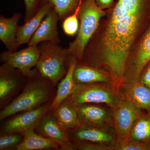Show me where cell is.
I'll return each mask as SVG.
<instances>
[{
  "label": "cell",
  "instance_id": "5b68a950",
  "mask_svg": "<svg viewBox=\"0 0 150 150\" xmlns=\"http://www.w3.org/2000/svg\"><path fill=\"white\" fill-rule=\"evenodd\" d=\"M51 102H47L35 109L22 112L7 120L1 127V134L23 135L28 131L35 130L44 114L50 111Z\"/></svg>",
  "mask_w": 150,
  "mask_h": 150
},
{
  "label": "cell",
  "instance_id": "603a6c76",
  "mask_svg": "<svg viewBox=\"0 0 150 150\" xmlns=\"http://www.w3.org/2000/svg\"><path fill=\"white\" fill-rule=\"evenodd\" d=\"M131 139L146 142L150 139V118L141 115L131 127L130 133Z\"/></svg>",
  "mask_w": 150,
  "mask_h": 150
},
{
  "label": "cell",
  "instance_id": "d4e9b609",
  "mask_svg": "<svg viewBox=\"0 0 150 150\" xmlns=\"http://www.w3.org/2000/svg\"><path fill=\"white\" fill-rule=\"evenodd\" d=\"M83 1V0H82ZM82 1L74 12L67 17L62 21V28L65 34L68 36L76 35L79 28V14Z\"/></svg>",
  "mask_w": 150,
  "mask_h": 150
},
{
  "label": "cell",
  "instance_id": "83f0119b",
  "mask_svg": "<svg viewBox=\"0 0 150 150\" xmlns=\"http://www.w3.org/2000/svg\"><path fill=\"white\" fill-rule=\"evenodd\" d=\"M149 145L143 142L130 140L123 144H120L118 150H144L150 149Z\"/></svg>",
  "mask_w": 150,
  "mask_h": 150
},
{
  "label": "cell",
  "instance_id": "30bf717a",
  "mask_svg": "<svg viewBox=\"0 0 150 150\" xmlns=\"http://www.w3.org/2000/svg\"><path fill=\"white\" fill-rule=\"evenodd\" d=\"M46 112L40 119L36 129L43 137L49 138L57 142L60 149H75L70 141L68 131L58 123L53 113Z\"/></svg>",
  "mask_w": 150,
  "mask_h": 150
},
{
  "label": "cell",
  "instance_id": "484cf974",
  "mask_svg": "<svg viewBox=\"0 0 150 150\" xmlns=\"http://www.w3.org/2000/svg\"><path fill=\"white\" fill-rule=\"evenodd\" d=\"M23 138V135L21 134H1L0 150L16 149L17 146L22 141Z\"/></svg>",
  "mask_w": 150,
  "mask_h": 150
},
{
  "label": "cell",
  "instance_id": "7402d4cb",
  "mask_svg": "<svg viewBox=\"0 0 150 150\" xmlns=\"http://www.w3.org/2000/svg\"><path fill=\"white\" fill-rule=\"evenodd\" d=\"M82 0H41L40 5L48 4L52 7L63 21L66 18L74 12Z\"/></svg>",
  "mask_w": 150,
  "mask_h": 150
},
{
  "label": "cell",
  "instance_id": "cb8c5ba5",
  "mask_svg": "<svg viewBox=\"0 0 150 150\" xmlns=\"http://www.w3.org/2000/svg\"><path fill=\"white\" fill-rule=\"evenodd\" d=\"M126 11L150 18V0H120Z\"/></svg>",
  "mask_w": 150,
  "mask_h": 150
},
{
  "label": "cell",
  "instance_id": "277c9868",
  "mask_svg": "<svg viewBox=\"0 0 150 150\" xmlns=\"http://www.w3.org/2000/svg\"><path fill=\"white\" fill-rule=\"evenodd\" d=\"M38 46L40 55L35 67L42 76L56 86L68 71L67 65H69L70 58L67 48L50 41L41 42Z\"/></svg>",
  "mask_w": 150,
  "mask_h": 150
},
{
  "label": "cell",
  "instance_id": "52a82bcc",
  "mask_svg": "<svg viewBox=\"0 0 150 150\" xmlns=\"http://www.w3.org/2000/svg\"><path fill=\"white\" fill-rule=\"evenodd\" d=\"M40 51L38 46H28L18 51H3L0 55L3 63L8 64L19 70L25 76L29 77L35 73L39 57Z\"/></svg>",
  "mask_w": 150,
  "mask_h": 150
},
{
  "label": "cell",
  "instance_id": "ffe728a7",
  "mask_svg": "<svg viewBox=\"0 0 150 150\" xmlns=\"http://www.w3.org/2000/svg\"><path fill=\"white\" fill-rule=\"evenodd\" d=\"M150 62V23L143 35L134 61V74L139 76L144 68Z\"/></svg>",
  "mask_w": 150,
  "mask_h": 150
},
{
  "label": "cell",
  "instance_id": "2e32d148",
  "mask_svg": "<svg viewBox=\"0 0 150 150\" xmlns=\"http://www.w3.org/2000/svg\"><path fill=\"white\" fill-rule=\"evenodd\" d=\"M79 124L81 126L95 127L107 120V112L99 106L86 103L77 106Z\"/></svg>",
  "mask_w": 150,
  "mask_h": 150
},
{
  "label": "cell",
  "instance_id": "3957f363",
  "mask_svg": "<svg viewBox=\"0 0 150 150\" xmlns=\"http://www.w3.org/2000/svg\"><path fill=\"white\" fill-rule=\"evenodd\" d=\"M105 12L100 7L95 0H83L79 14V28L76 37L67 48L71 58L81 61L84 51L95 33L100 18Z\"/></svg>",
  "mask_w": 150,
  "mask_h": 150
},
{
  "label": "cell",
  "instance_id": "ac0fdd59",
  "mask_svg": "<svg viewBox=\"0 0 150 150\" xmlns=\"http://www.w3.org/2000/svg\"><path fill=\"white\" fill-rule=\"evenodd\" d=\"M126 99L140 109L150 110V88L141 82L126 84Z\"/></svg>",
  "mask_w": 150,
  "mask_h": 150
},
{
  "label": "cell",
  "instance_id": "4fadbf2b",
  "mask_svg": "<svg viewBox=\"0 0 150 150\" xmlns=\"http://www.w3.org/2000/svg\"><path fill=\"white\" fill-rule=\"evenodd\" d=\"M21 16L20 13H16L10 18L0 16V40L9 51L13 52L18 49L16 34Z\"/></svg>",
  "mask_w": 150,
  "mask_h": 150
},
{
  "label": "cell",
  "instance_id": "8992f818",
  "mask_svg": "<svg viewBox=\"0 0 150 150\" xmlns=\"http://www.w3.org/2000/svg\"><path fill=\"white\" fill-rule=\"evenodd\" d=\"M76 105L86 103H105L110 106L115 105V97L105 87L96 83L76 84L69 96Z\"/></svg>",
  "mask_w": 150,
  "mask_h": 150
},
{
  "label": "cell",
  "instance_id": "8fae6325",
  "mask_svg": "<svg viewBox=\"0 0 150 150\" xmlns=\"http://www.w3.org/2000/svg\"><path fill=\"white\" fill-rule=\"evenodd\" d=\"M59 21L58 14L53 8L51 9L33 34L28 44V46H38L44 41H50L57 44L61 43L57 27Z\"/></svg>",
  "mask_w": 150,
  "mask_h": 150
},
{
  "label": "cell",
  "instance_id": "7c38bea8",
  "mask_svg": "<svg viewBox=\"0 0 150 150\" xmlns=\"http://www.w3.org/2000/svg\"><path fill=\"white\" fill-rule=\"evenodd\" d=\"M52 8V7L48 4L40 5L37 13L32 18L22 25H19L16 34L18 48L25 43L28 44L43 19Z\"/></svg>",
  "mask_w": 150,
  "mask_h": 150
},
{
  "label": "cell",
  "instance_id": "9a60e30c",
  "mask_svg": "<svg viewBox=\"0 0 150 150\" xmlns=\"http://www.w3.org/2000/svg\"><path fill=\"white\" fill-rule=\"evenodd\" d=\"M53 113L58 123L67 131L79 126L77 106L70 97L63 100Z\"/></svg>",
  "mask_w": 150,
  "mask_h": 150
},
{
  "label": "cell",
  "instance_id": "7a4b0ae2",
  "mask_svg": "<svg viewBox=\"0 0 150 150\" xmlns=\"http://www.w3.org/2000/svg\"><path fill=\"white\" fill-rule=\"evenodd\" d=\"M27 80L21 93L2 109L0 112L1 121L50 102L53 96V87L55 86L51 81L42 76L36 68L35 73L27 77Z\"/></svg>",
  "mask_w": 150,
  "mask_h": 150
},
{
  "label": "cell",
  "instance_id": "e0dca14e",
  "mask_svg": "<svg viewBox=\"0 0 150 150\" xmlns=\"http://www.w3.org/2000/svg\"><path fill=\"white\" fill-rule=\"evenodd\" d=\"M22 141L17 146V150H42L60 149V146L54 140L38 135L30 130L23 134Z\"/></svg>",
  "mask_w": 150,
  "mask_h": 150
},
{
  "label": "cell",
  "instance_id": "f1b7e54d",
  "mask_svg": "<svg viewBox=\"0 0 150 150\" xmlns=\"http://www.w3.org/2000/svg\"><path fill=\"white\" fill-rule=\"evenodd\" d=\"M140 82L150 88V64L145 70Z\"/></svg>",
  "mask_w": 150,
  "mask_h": 150
},
{
  "label": "cell",
  "instance_id": "4316f807",
  "mask_svg": "<svg viewBox=\"0 0 150 150\" xmlns=\"http://www.w3.org/2000/svg\"><path fill=\"white\" fill-rule=\"evenodd\" d=\"M25 13L24 18V23L26 22L36 14L40 6L41 0H23Z\"/></svg>",
  "mask_w": 150,
  "mask_h": 150
},
{
  "label": "cell",
  "instance_id": "d6986e66",
  "mask_svg": "<svg viewBox=\"0 0 150 150\" xmlns=\"http://www.w3.org/2000/svg\"><path fill=\"white\" fill-rule=\"evenodd\" d=\"M76 84L108 82L109 78L105 73L96 68L85 65H77L74 72Z\"/></svg>",
  "mask_w": 150,
  "mask_h": 150
},
{
  "label": "cell",
  "instance_id": "f546056e",
  "mask_svg": "<svg viewBox=\"0 0 150 150\" xmlns=\"http://www.w3.org/2000/svg\"><path fill=\"white\" fill-rule=\"evenodd\" d=\"M100 7L103 9L110 7L113 4L114 0H95Z\"/></svg>",
  "mask_w": 150,
  "mask_h": 150
},
{
  "label": "cell",
  "instance_id": "9c48e42d",
  "mask_svg": "<svg viewBox=\"0 0 150 150\" xmlns=\"http://www.w3.org/2000/svg\"><path fill=\"white\" fill-rule=\"evenodd\" d=\"M141 115L140 108L127 99L121 100L117 104L113 112V119L120 144L125 143L130 139L131 127Z\"/></svg>",
  "mask_w": 150,
  "mask_h": 150
},
{
  "label": "cell",
  "instance_id": "5bb4252c",
  "mask_svg": "<svg viewBox=\"0 0 150 150\" xmlns=\"http://www.w3.org/2000/svg\"><path fill=\"white\" fill-rule=\"evenodd\" d=\"M77 64V60L71 58L69 69L64 77L58 83L56 95L50 106V111H54L61 103L73 93L76 84L74 79V72Z\"/></svg>",
  "mask_w": 150,
  "mask_h": 150
},
{
  "label": "cell",
  "instance_id": "6da1fadb",
  "mask_svg": "<svg viewBox=\"0 0 150 150\" xmlns=\"http://www.w3.org/2000/svg\"><path fill=\"white\" fill-rule=\"evenodd\" d=\"M140 14L126 11L120 0L115 4L103 41L102 58L115 77L125 71L129 51L141 23Z\"/></svg>",
  "mask_w": 150,
  "mask_h": 150
},
{
  "label": "cell",
  "instance_id": "ba28073f",
  "mask_svg": "<svg viewBox=\"0 0 150 150\" xmlns=\"http://www.w3.org/2000/svg\"><path fill=\"white\" fill-rule=\"evenodd\" d=\"M18 69L3 63L0 67V105L3 109L8 104L27 80Z\"/></svg>",
  "mask_w": 150,
  "mask_h": 150
},
{
  "label": "cell",
  "instance_id": "44dd1931",
  "mask_svg": "<svg viewBox=\"0 0 150 150\" xmlns=\"http://www.w3.org/2000/svg\"><path fill=\"white\" fill-rule=\"evenodd\" d=\"M74 136L79 140L95 143L108 142L113 140L110 134L91 126H81L75 131Z\"/></svg>",
  "mask_w": 150,
  "mask_h": 150
}]
</instances>
